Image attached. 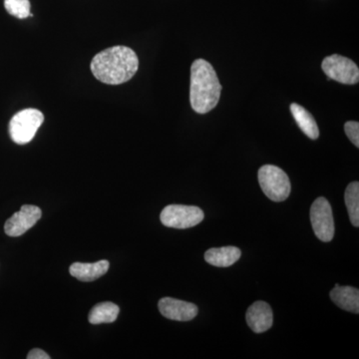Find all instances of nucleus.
Masks as SVG:
<instances>
[{"label":"nucleus","instance_id":"f257e3e1","mask_svg":"<svg viewBox=\"0 0 359 359\" xmlns=\"http://www.w3.org/2000/svg\"><path fill=\"white\" fill-rule=\"evenodd\" d=\"M92 73L97 80L108 85H119L134 77L139 68V59L134 50L118 45L99 52L92 59Z\"/></svg>","mask_w":359,"mask_h":359},{"label":"nucleus","instance_id":"4468645a","mask_svg":"<svg viewBox=\"0 0 359 359\" xmlns=\"http://www.w3.org/2000/svg\"><path fill=\"white\" fill-rule=\"evenodd\" d=\"M290 112L302 131L311 140H316L320 136V130L313 116L306 108L297 103H292L290 105Z\"/></svg>","mask_w":359,"mask_h":359},{"label":"nucleus","instance_id":"1a4fd4ad","mask_svg":"<svg viewBox=\"0 0 359 359\" xmlns=\"http://www.w3.org/2000/svg\"><path fill=\"white\" fill-rule=\"evenodd\" d=\"M158 306L161 314L171 320H192L198 314V306L196 304L172 297L160 299Z\"/></svg>","mask_w":359,"mask_h":359},{"label":"nucleus","instance_id":"423d86ee","mask_svg":"<svg viewBox=\"0 0 359 359\" xmlns=\"http://www.w3.org/2000/svg\"><path fill=\"white\" fill-rule=\"evenodd\" d=\"M323 72L328 79L335 80L341 84L353 85L358 83V66L353 60L339 54L327 56L321 65Z\"/></svg>","mask_w":359,"mask_h":359},{"label":"nucleus","instance_id":"f8f14e48","mask_svg":"<svg viewBox=\"0 0 359 359\" xmlns=\"http://www.w3.org/2000/svg\"><path fill=\"white\" fill-rule=\"evenodd\" d=\"M242 256V252L236 247L217 248L205 252V259L208 264L218 268H228L237 263Z\"/></svg>","mask_w":359,"mask_h":359},{"label":"nucleus","instance_id":"7ed1b4c3","mask_svg":"<svg viewBox=\"0 0 359 359\" xmlns=\"http://www.w3.org/2000/svg\"><path fill=\"white\" fill-rule=\"evenodd\" d=\"M259 183L264 195L273 202H283L289 198L292 186L289 176L280 168L264 165L259 170Z\"/></svg>","mask_w":359,"mask_h":359},{"label":"nucleus","instance_id":"dca6fc26","mask_svg":"<svg viewBox=\"0 0 359 359\" xmlns=\"http://www.w3.org/2000/svg\"><path fill=\"white\" fill-rule=\"evenodd\" d=\"M344 200L349 219L354 226H359V183L353 182L347 186Z\"/></svg>","mask_w":359,"mask_h":359},{"label":"nucleus","instance_id":"9d476101","mask_svg":"<svg viewBox=\"0 0 359 359\" xmlns=\"http://www.w3.org/2000/svg\"><path fill=\"white\" fill-rule=\"evenodd\" d=\"M245 320L252 332L263 334L273 327V311L266 302H257L248 309Z\"/></svg>","mask_w":359,"mask_h":359},{"label":"nucleus","instance_id":"ddd939ff","mask_svg":"<svg viewBox=\"0 0 359 359\" xmlns=\"http://www.w3.org/2000/svg\"><path fill=\"white\" fill-rule=\"evenodd\" d=\"M330 299L344 311L359 313V292L355 287L339 285L330 292Z\"/></svg>","mask_w":359,"mask_h":359},{"label":"nucleus","instance_id":"6ab92c4d","mask_svg":"<svg viewBox=\"0 0 359 359\" xmlns=\"http://www.w3.org/2000/svg\"><path fill=\"white\" fill-rule=\"evenodd\" d=\"M50 355H48L44 351L39 348H34L28 353L27 359H50Z\"/></svg>","mask_w":359,"mask_h":359},{"label":"nucleus","instance_id":"6e6552de","mask_svg":"<svg viewBox=\"0 0 359 359\" xmlns=\"http://www.w3.org/2000/svg\"><path fill=\"white\" fill-rule=\"evenodd\" d=\"M42 212L36 205H25L14 212L4 224V231L9 237H20L30 230L41 218Z\"/></svg>","mask_w":359,"mask_h":359},{"label":"nucleus","instance_id":"2eb2a0df","mask_svg":"<svg viewBox=\"0 0 359 359\" xmlns=\"http://www.w3.org/2000/svg\"><path fill=\"white\" fill-rule=\"evenodd\" d=\"M119 311L117 304L110 302H101L91 309L88 320L92 325L114 323L119 316Z\"/></svg>","mask_w":359,"mask_h":359},{"label":"nucleus","instance_id":"a211bd4d","mask_svg":"<svg viewBox=\"0 0 359 359\" xmlns=\"http://www.w3.org/2000/svg\"><path fill=\"white\" fill-rule=\"evenodd\" d=\"M344 132L355 147H359V123L348 121L344 124Z\"/></svg>","mask_w":359,"mask_h":359},{"label":"nucleus","instance_id":"f3484780","mask_svg":"<svg viewBox=\"0 0 359 359\" xmlns=\"http://www.w3.org/2000/svg\"><path fill=\"white\" fill-rule=\"evenodd\" d=\"M4 7L7 13L20 20L32 16L29 0H4Z\"/></svg>","mask_w":359,"mask_h":359},{"label":"nucleus","instance_id":"f03ea898","mask_svg":"<svg viewBox=\"0 0 359 359\" xmlns=\"http://www.w3.org/2000/svg\"><path fill=\"white\" fill-rule=\"evenodd\" d=\"M222 85L211 63L194 61L191 67L190 102L198 114H207L218 105Z\"/></svg>","mask_w":359,"mask_h":359},{"label":"nucleus","instance_id":"9b49d317","mask_svg":"<svg viewBox=\"0 0 359 359\" xmlns=\"http://www.w3.org/2000/svg\"><path fill=\"white\" fill-rule=\"evenodd\" d=\"M109 262L106 259L94 264L74 263L71 264L70 275L81 282H93L105 275L109 269Z\"/></svg>","mask_w":359,"mask_h":359},{"label":"nucleus","instance_id":"0eeeda50","mask_svg":"<svg viewBox=\"0 0 359 359\" xmlns=\"http://www.w3.org/2000/svg\"><path fill=\"white\" fill-rule=\"evenodd\" d=\"M311 222L314 233L323 242L328 243L334 238V222L332 205L325 198L314 201L311 208Z\"/></svg>","mask_w":359,"mask_h":359},{"label":"nucleus","instance_id":"20e7f679","mask_svg":"<svg viewBox=\"0 0 359 359\" xmlns=\"http://www.w3.org/2000/svg\"><path fill=\"white\" fill-rule=\"evenodd\" d=\"M44 121L39 110L28 108L16 113L9 122V135L14 143L25 145L34 138Z\"/></svg>","mask_w":359,"mask_h":359},{"label":"nucleus","instance_id":"39448f33","mask_svg":"<svg viewBox=\"0 0 359 359\" xmlns=\"http://www.w3.org/2000/svg\"><path fill=\"white\" fill-rule=\"evenodd\" d=\"M205 218L204 212L195 205H170L161 212V222L168 228L184 229L197 226Z\"/></svg>","mask_w":359,"mask_h":359}]
</instances>
